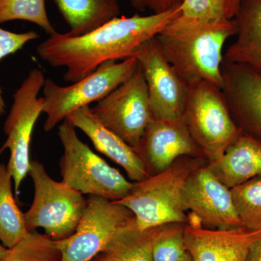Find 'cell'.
I'll list each match as a JSON object with an SVG mask.
<instances>
[{
  "mask_svg": "<svg viewBox=\"0 0 261 261\" xmlns=\"http://www.w3.org/2000/svg\"><path fill=\"white\" fill-rule=\"evenodd\" d=\"M199 157L180 158L161 172L134 183L128 195L116 201L133 213L135 224L141 229L171 223H187L184 207L185 184L197 168Z\"/></svg>",
  "mask_w": 261,
  "mask_h": 261,
  "instance_id": "obj_3",
  "label": "cell"
},
{
  "mask_svg": "<svg viewBox=\"0 0 261 261\" xmlns=\"http://www.w3.org/2000/svg\"><path fill=\"white\" fill-rule=\"evenodd\" d=\"M138 154L148 174L149 168L155 173L161 172L180 158L203 155L182 118L178 120L152 118L142 137Z\"/></svg>",
  "mask_w": 261,
  "mask_h": 261,
  "instance_id": "obj_14",
  "label": "cell"
},
{
  "mask_svg": "<svg viewBox=\"0 0 261 261\" xmlns=\"http://www.w3.org/2000/svg\"><path fill=\"white\" fill-rule=\"evenodd\" d=\"M181 261H192V257L190 256V254L187 252V255H185V257Z\"/></svg>",
  "mask_w": 261,
  "mask_h": 261,
  "instance_id": "obj_34",
  "label": "cell"
},
{
  "mask_svg": "<svg viewBox=\"0 0 261 261\" xmlns=\"http://www.w3.org/2000/svg\"><path fill=\"white\" fill-rule=\"evenodd\" d=\"M1 261H62V255L56 240L32 231L8 249Z\"/></svg>",
  "mask_w": 261,
  "mask_h": 261,
  "instance_id": "obj_22",
  "label": "cell"
},
{
  "mask_svg": "<svg viewBox=\"0 0 261 261\" xmlns=\"http://www.w3.org/2000/svg\"><path fill=\"white\" fill-rule=\"evenodd\" d=\"M134 58L143 71L152 119H181L188 84L166 59L156 38L144 42Z\"/></svg>",
  "mask_w": 261,
  "mask_h": 261,
  "instance_id": "obj_12",
  "label": "cell"
},
{
  "mask_svg": "<svg viewBox=\"0 0 261 261\" xmlns=\"http://www.w3.org/2000/svg\"><path fill=\"white\" fill-rule=\"evenodd\" d=\"M183 202L188 212L187 224L210 229L243 227L230 188L208 166H200L190 175L185 184Z\"/></svg>",
  "mask_w": 261,
  "mask_h": 261,
  "instance_id": "obj_11",
  "label": "cell"
},
{
  "mask_svg": "<svg viewBox=\"0 0 261 261\" xmlns=\"http://www.w3.org/2000/svg\"><path fill=\"white\" fill-rule=\"evenodd\" d=\"M58 137L63 147L60 161L63 183L82 195L116 202L128 195L134 183L82 142L68 120L58 127Z\"/></svg>",
  "mask_w": 261,
  "mask_h": 261,
  "instance_id": "obj_4",
  "label": "cell"
},
{
  "mask_svg": "<svg viewBox=\"0 0 261 261\" xmlns=\"http://www.w3.org/2000/svg\"><path fill=\"white\" fill-rule=\"evenodd\" d=\"M184 0H149V8L153 13H163L180 6Z\"/></svg>",
  "mask_w": 261,
  "mask_h": 261,
  "instance_id": "obj_28",
  "label": "cell"
},
{
  "mask_svg": "<svg viewBox=\"0 0 261 261\" xmlns=\"http://www.w3.org/2000/svg\"><path fill=\"white\" fill-rule=\"evenodd\" d=\"M209 168L228 188L261 176V140L242 133Z\"/></svg>",
  "mask_w": 261,
  "mask_h": 261,
  "instance_id": "obj_17",
  "label": "cell"
},
{
  "mask_svg": "<svg viewBox=\"0 0 261 261\" xmlns=\"http://www.w3.org/2000/svg\"><path fill=\"white\" fill-rule=\"evenodd\" d=\"M16 20L36 24L49 36L57 32L48 18L45 0H0V24Z\"/></svg>",
  "mask_w": 261,
  "mask_h": 261,
  "instance_id": "obj_24",
  "label": "cell"
},
{
  "mask_svg": "<svg viewBox=\"0 0 261 261\" xmlns=\"http://www.w3.org/2000/svg\"><path fill=\"white\" fill-rule=\"evenodd\" d=\"M39 36L37 32L15 33L5 30L0 27V62L10 55L14 54L29 42L36 40ZM6 106L0 87V116L5 113Z\"/></svg>",
  "mask_w": 261,
  "mask_h": 261,
  "instance_id": "obj_27",
  "label": "cell"
},
{
  "mask_svg": "<svg viewBox=\"0 0 261 261\" xmlns=\"http://www.w3.org/2000/svg\"><path fill=\"white\" fill-rule=\"evenodd\" d=\"M185 224L171 223L160 226L152 244L153 261H181L187 254Z\"/></svg>",
  "mask_w": 261,
  "mask_h": 261,
  "instance_id": "obj_25",
  "label": "cell"
},
{
  "mask_svg": "<svg viewBox=\"0 0 261 261\" xmlns=\"http://www.w3.org/2000/svg\"><path fill=\"white\" fill-rule=\"evenodd\" d=\"M185 244L192 261H245L260 231L244 227L210 229L185 224Z\"/></svg>",
  "mask_w": 261,
  "mask_h": 261,
  "instance_id": "obj_15",
  "label": "cell"
},
{
  "mask_svg": "<svg viewBox=\"0 0 261 261\" xmlns=\"http://www.w3.org/2000/svg\"><path fill=\"white\" fill-rule=\"evenodd\" d=\"M179 15L155 37L163 55L187 84L203 80L222 88L223 49L235 35L233 20L205 23Z\"/></svg>",
  "mask_w": 261,
  "mask_h": 261,
  "instance_id": "obj_2",
  "label": "cell"
},
{
  "mask_svg": "<svg viewBox=\"0 0 261 261\" xmlns=\"http://www.w3.org/2000/svg\"><path fill=\"white\" fill-rule=\"evenodd\" d=\"M45 77L39 68H34L13 94V103L5 120L6 140L0 147V154L9 150L7 168L18 193L30 168V144L34 126L43 113L44 99L39 94Z\"/></svg>",
  "mask_w": 261,
  "mask_h": 261,
  "instance_id": "obj_8",
  "label": "cell"
},
{
  "mask_svg": "<svg viewBox=\"0 0 261 261\" xmlns=\"http://www.w3.org/2000/svg\"><path fill=\"white\" fill-rule=\"evenodd\" d=\"M181 18L205 23H220L232 20L228 0H184Z\"/></svg>",
  "mask_w": 261,
  "mask_h": 261,
  "instance_id": "obj_26",
  "label": "cell"
},
{
  "mask_svg": "<svg viewBox=\"0 0 261 261\" xmlns=\"http://www.w3.org/2000/svg\"><path fill=\"white\" fill-rule=\"evenodd\" d=\"M70 27V36H82L121 14L118 0H53Z\"/></svg>",
  "mask_w": 261,
  "mask_h": 261,
  "instance_id": "obj_19",
  "label": "cell"
},
{
  "mask_svg": "<svg viewBox=\"0 0 261 261\" xmlns=\"http://www.w3.org/2000/svg\"><path fill=\"white\" fill-rule=\"evenodd\" d=\"M94 261H112L110 260L108 257H106V255H103L102 253H99L95 258L94 259Z\"/></svg>",
  "mask_w": 261,
  "mask_h": 261,
  "instance_id": "obj_32",
  "label": "cell"
},
{
  "mask_svg": "<svg viewBox=\"0 0 261 261\" xmlns=\"http://www.w3.org/2000/svg\"><path fill=\"white\" fill-rule=\"evenodd\" d=\"M34 188V200L25 219L29 231L37 228L55 240L68 238L76 229L87 200L63 181H57L38 161H32L29 171Z\"/></svg>",
  "mask_w": 261,
  "mask_h": 261,
  "instance_id": "obj_6",
  "label": "cell"
},
{
  "mask_svg": "<svg viewBox=\"0 0 261 261\" xmlns=\"http://www.w3.org/2000/svg\"><path fill=\"white\" fill-rule=\"evenodd\" d=\"M134 219L133 213L116 201L90 196L74 232L56 240L62 261L93 260L118 230Z\"/></svg>",
  "mask_w": 261,
  "mask_h": 261,
  "instance_id": "obj_10",
  "label": "cell"
},
{
  "mask_svg": "<svg viewBox=\"0 0 261 261\" xmlns=\"http://www.w3.org/2000/svg\"><path fill=\"white\" fill-rule=\"evenodd\" d=\"M228 1H229L230 9H231V13L234 18L242 0H228Z\"/></svg>",
  "mask_w": 261,
  "mask_h": 261,
  "instance_id": "obj_31",
  "label": "cell"
},
{
  "mask_svg": "<svg viewBox=\"0 0 261 261\" xmlns=\"http://www.w3.org/2000/svg\"><path fill=\"white\" fill-rule=\"evenodd\" d=\"M233 205L244 228L261 230V176L230 189Z\"/></svg>",
  "mask_w": 261,
  "mask_h": 261,
  "instance_id": "obj_23",
  "label": "cell"
},
{
  "mask_svg": "<svg viewBox=\"0 0 261 261\" xmlns=\"http://www.w3.org/2000/svg\"><path fill=\"white\" fill-rule=\"evenodd\" d=\"M66 119L90 139L97 151L123 168L130 180L138 182L149 176L139 154L102 126L91 112L89 106L70 113Z\"/></svg>",
  "mask_w": 261,
  "mask_h": 261,
  "instance_id": "obj_16",
  "label": "cell"
},
{
  "mask_svg": "<svg viewBox=\"0 0 261 261\" xmlns=\"http://www.w3.org/2000/svg\"><path fill=\"white\" fill-rule=\"evenodd\" d=\"M159 226L141 229L134 219L118 230L101 253L112 261H153L152 244Z\"/></svg>",
  "mask_w": 261,
  "mask_h": 261,
  "instance_id": "obj_20",
  "label": "cell"
},
{
  "mask_svg": "<svg viewBox=\"0 0 261 261\" xmlns=\"http://www.w3.org/2000/svg\"><path fill=\"white\" fill-rule=\"evenodd\" d=\"M245 261H261V239L250 247Z\"/></svg>",
  "mask_w": 261,
  "mask_h": 261,
  "instance_id": "obj_29",
  "label": "cell"
},
{
  "mask_svg": "<svg viewBox=\"0 0 261 261\" xmlns=\"http://www.w3.org/2000/svg\"><path fill=\"white\" fill-rule=\"evenodd\" d=\"M137 58L103 63L85 78L68 86H61L45 79L43 86V113L47 118L45 132L53 130L70 113L97 102L125 82L138 66Z\"/></svg>",
  "mask_w": 261,
  "mask_h": 261,
  "instance_id": "obj_7",
  "label": "cell"
},
{
  "mask_svg": "<svg viewBox=\"0 0 261 261\" xmlns=\"http://www.w3.org/2000/svg\"><path fill=\"white\" fill-rule=\"evenodd\" d=\"M7 250H8L7 247H5L4 245H0V261H1L2 259L4 257Z\"/></svg>",
  "mask_w": 261,
  "mask_h": 261,
  "instance_id": "obj_33",
  "label": "cell"
},
{
  "mask_svg": "<svg viewBox=\"0 0 261 261\" xmlns=\"http://www.w3.org/2000/svg\"><path fill=\"white\" fill-rule=\"evenodd\" d=\"M129 2L136 10L142 13L149 8V0H129Z\"/></svg>",
  "mask_w": 261,
  "mask_h": 261,
  "instance_id": "obj_30",
  "label": "cell"
},
{
  "mask_svg": "<svg viewBox=\"0 0 261 261\" xmlns=\"http://www.w3.org/2000/svg\"><path fill=\"white\" fill-rule=\"evenodd\" d=\"M181 14V5L149 15L112 19L82 36L56 32L38 45L39 58L53 67H64V80L74 83L109 61L135 56L146 41L155 37Z\"/></svg>",
  "mask_w": 261,
  "mask_h": 261,
  "instance_id": "obj_1",
  "label": "cell"
},
{
  "mask_svg": "<svg viewBox=\"0 0 261 261\" xmlns=\"http://www.w3.org/2000/svg\"><path fill=\"white\" fill-rule=\"evenodd\" d=\"M13 181L7 166L0 164V241L8 249L16 245L29 232L25 214L15 200Z\"/></svg>",
  "mask_w": 261,
  "mask_h": 261,
  "instance_id": "obj_21",
  "label": "cell"
},
{
  "mask_svg": "<svg viewBox=\"0 0 261 261\" xmlns=\"http://www.w3.org/2000/svg\"><path fill=\"white\" fill-rule=\"evenodd\" d=\"M233 22L236 39L224 61L261 70V0H242Z\"/></svg>",
  "mask_w": 261,
  "mask_h": 261,
  "instance_id": "obj_18",
  "label": "cell"
},
{
  "mask_svg": "<svg viewBox=\"0 0 261 261\" xmlns=\"http://www.w3.org/2000/svg\"><path fill=\"white\" fill-rule=\"evenodd\" d=\"M221 88L233 121L244 133L261 140V70L223 62Z\"/></svg>",
  "mask_w": 261,
  "mask_h": 261,
  "instance_id": "obj_13",
  "label": "cell"
},
{
  "mask_svg": "<svg viewBox=\"0 0 261 261\" xmlns=\"http://www.w3.org/2000/svg\"><path fill=\"white\" fill-rule=\"evenodd\" d=\"M182 119L211 163L221 158L242 133L233 121L221 89L206 81L188 84Z\"/></svg>",
  "mask_w": 261,
  "mask_h": 261,
  "instance_id": "obj_5",
  "label": "cell"
},
{
  "mask_svg": "<svg viewBox=\"0 0 261 261\" xmlns=\"http://www.w3.org/2000/svg\"><path fill=\"white\" fill-rule=\"evenodd\" d=\"M90 111L102 126L138 153L142 137L152 119L147 84L140 63L125 82L96 102Z\"/></svg>",
  "mask_w": 261,
  "mask_h": 261,
  "instance_id": "obj_9",
  "label": "cell"
}]
</instances>
